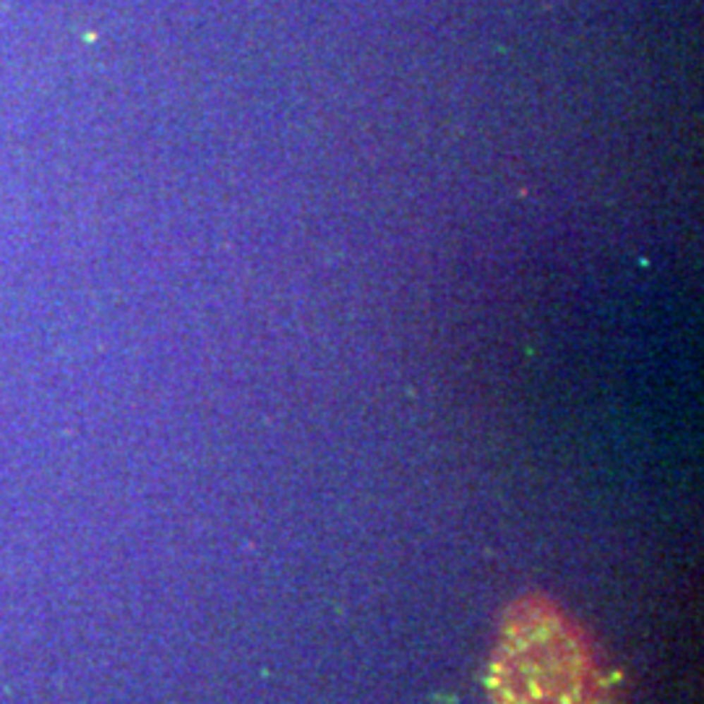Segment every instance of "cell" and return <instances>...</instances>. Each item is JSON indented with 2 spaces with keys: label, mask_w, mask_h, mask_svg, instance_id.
<instances>
[]
</instances>
